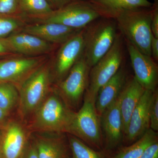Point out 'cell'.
<instances>
[{"instance_id":"obj_18","label":"cell","mask_w":158,"mask_h":158,"mask_svg":"<svg viewBox=\"0 0 158 158\" xmlns=\"http://www.w3.org/2000/svg\"><path fill=\"white\" fill-rule=\"evenodd\" d=\"M145 90L134 77L128 81L126 82L118 95L123 136L126 132L133 111L137 106Z\"/></svg>"},{"instance_id":"obj_24","label":"cell","mask_w":158,"mask_h":158,"mask_svg":"<svg viewBox=\"0 0 158 158\" xmlns=\"http://www.w3.org/2000/svg\"><path fill=\"white\" fill-rule=\"evenodd\" d=\"M70 158H107L103 153L90 147L85 142L72 135L68 136Z\"/></svg>"},{"instance_id":"obj_16","label":"cell","mask_w":158,"mask_h":158,"mask_svg":"<svg viewBox=\"0 0 158 158\" xmlns=\"http://www.w3.org/2000/svg\"><path fill=\"white\" fill-rule=\"evenodd\" d=\"M37 135L32 141L38 158H70L68 141L62 133Z\"/></svg>"},{"instance_id":"obj_25","label":"cell","mask_w":158,"mask_h":158,"mask_svg":"<svg viewBox=\"0 0 158 158\" xmlns=\"http://www.w3.org/2000/svg\"><path fill=\"white\" fill-rule=\"evenodd\" d=\"M23 25L19 20L10 16L0 15V39L11 35Z\"/></svg>"},{"instance_id":"obj_22","label":"cell","mask_w":158,"mask_h":158,"mask_svg":"<svg viewBox=\"0 0 158 158\" xmlns=\"http://www.w3.org/2000/svg\"><path fill=\"white\" fill-rule=\"evenodd\" d=\"M18 4L19 10L37 19L48 16L54 10L47 0H19Z\"/></svg>"},{"instance_id":"obj_28","label":"cell","mask_w":158,"mask_h":158,"mask_svg":"<svg viewBox=\"0 0 158 158\" xmlns=\"http://www.w3.org/2000/svg\"><path fill=\"white\" fill-rule=\"evenodd\" d=\"M19 158H38L37 150L32 140H29Z\"/></svg>"},{"instance_id":"obj_2","label":"cell","mask_w":158,"mask_h":158,"mask_svg":"<svg viewBox=\"0 0 158 158\" xmlns=\"http://www.w3.org/2000/svg\"><path fill=\"white\" fill-rule=\"evenodd\" d=\"M152 15V10L140 9L123 11L113 18L126 40L149 56L153 36L151 27Z\"/></svg>"},{"instance_id":"obj_10","label":"cell","mask_w":158,"mask_h":158,"mask_svg":"<svg viewBox=\"0 0 158 158\" xmlns=\"http://www.w3.org/2000/svg\"><path fill=\"white\" fill-rule=\"evenodd\" d=\"M84 29L62 44L58 51L55 60V71L56 77L59 82L65 78L83 55Z\"/></svg>"},{"instance_id":"obj_34","label":"cell","mask_w":158,"mask_h":158,"mask_svg":"<svg viewBox=\"0 0 158 158\" xmlns=\"http://www.w3.org/2000/svg\"><path fill=\"white\" fill-rule=\"evenodd\" d=\"M9 52L5 45L3 44L0 41V55L8 53Z\"/></svg>"},{"instance_id":"obj_35","label":"cell","mask_w":158,"mask_h":158,"mask_svg":"<svg viewBox=\"0 0 158 158\" xmlns=\"http://www.w3.org/2000/svg\"><path fill=\"white\" fill-rule=\"evenodd\" d=\"M90 2H92V1H93V0H90Z\"/></svg>"},{"instance_id":"obj_30","label":"cell","mask_w":158,"mask_h":158,"mask_svg":"<svg viewBox=\"0 0 158 158\" xmlns=\"http://www.w3.org/2000/svg\"><path fill=\"white\" fill-rule=\"evenodd\" d=\"M153 36L158 38V10L157 7L152 10V17L151 23Z\"/></svg>"},{"instance_id":"obj_3","label":"cell","mask_w":158,"mask_h":158,"mask_svg":"<svg viewBox=\"0 0 158 158\" xmlns=\"http://www.w3.org/2000/svg\"><path fill=\"white\" fill-rule=\"evenodd\" d=\"M96 20L84 29L83 56L90 68L110 50L117 35L116 22L109 18Z\"/></svg>"},{"instance_id":"obj_33","label":"cell","mask_w":158,"mask_h":158,"mask_svg":"<svg viewBox=\"0 0 158 158\" xmlns=\"http://www.w3.org/2000/svg\"><path fill=\"white\" fill-rule=\"evenodd\" d=\"M8 116V114L5 113L1 108H0V127L5 123V120Z\"/></svg>"},{"instance_id":"obj_31","label":"cell","mask_w":158,"mask_h":158,"mask_svg":"<svg viewBox=\"0 0 158 158\" xmlns=\"http://www.w3.org/2000/svg\"><path fill=\"white\" fill-rule=\"evenodd\" d=\"M151 56L153 57L156 61L158 60V38L153 36L151 42Z\"/></svg>"},{"instance_id":"obj_36","label":"cell","mask_w":158,"mask_h":158,"mask_svg":"<svg viewBox=\"0 0 158 158\" xmlns=\"http://www.w3.org/2000/svg\"><path fill=\"white\" fill-rule=\"evenodd\" d=\"M0 136H1V131H0Z\"/></svg>"},{"instance_id":"obj_20","label":"cell","mask_w":158,"mask_h":158,"mask_svg":"<svg viewBox=\"0 0 158 158\" xmlns=\"http://www.w3.org/2000/svg\"><path fill=\"white\" fill-rule=\"evenodd\" d=\"M91 4L99 11L102 16L113 18L123 11L147 9L152 4L148 0H93Z\"/></svg>"},{"instance_id":"obj_15","label":"cell","mask_w":158,"mask_h":158,"mask_svg":"<svg viewBox=\"0 0 158 158\" xmlns=\"http://www.w3.org/2000/svg\"><path fill=\"white\" fill-rule=\"evenodd\" d=\"M153 91L145 90L133 111L124 135L127 143L137 141L150 129L149 107Z\"/></svg>"},{"instance_id":"obj_11","label":"cell","mask_w":158,"mask_h":158,"mask_svg":"<svg viewBox=\"0 0 158 158\" xmlns=\"http://www.w3.org/2000/svg\"><path fill=\"white\" fill-rule=\"evenodd\" d=\"M29 140L25 130L19 123L8 122L1 131L0 158H19Z\"/></svg>"},{"instance_id":"obj_23","label":"cell","mask_w":158,"mask_h":158,"mask_svg":"<svg viewBox=\"0 0 158 158\" xmlns=\"http://www.w3.org/2000/svg\"><path fill=\"white\" fill-rule=\"evenodd\" d=\"M19 101V93L13 83L0 81V108L9 115Z\"/></svg>"},{"instance_id":"obj_27","label":"cell","mask_w":158,"mask_h":158,"mask_svg":"<svg viewBox=\"0 0 158 158\" xmlns=\"http://www.w3.org/2000/svg\"><path fill=\"white\" fill-rule=\"evenodd\" d=\"M19 0H0V15L11 16L19 11Z\"/></svg>"},{"instance_id":"obj_8","label":"cell","mask_w":158,"mask_h":158,"mask_svg":"<svg viewBox=\"0 0 158 158\" xmlns=\"http://www.w3.org/2000/svg\"><path fill=\"white\" fill-rule=\"evenodd\" d=\"M90 68L82 55L65 78L59 82L57 90L73 110L80 106L88 88Z\"/></svg>"},{"instance_id":"obj_12","label":"cell","mask_w":158,"mask_h":158,"mask_svg":"<svg viewBox=\"0 0 158 158\" xmlns=\"http://www.w3.org/2000/svg\"><path fill=\"white\" fill-rule=\"evenodd\" d=\"M43 58H18L0 60V81L20 83L41 65Z\"/></svg>"},{"instance_id":"obj_4","label":"cell","mask_w":158,"mask_h":158,"mask_svg":"<svg viewBox=\"0 0 158 158\" xmlns=\"http://www.w3.org/2000/svg\"><path fill=\"white\" fill-rule=\"evenodd\" d=\"M50 70L42 64L19 85V110L23 116L34 113L50 91Z\"/></svg>"},{"instance_id":"obj_32","label":"cell","mask_w":158,"mask_h":158,"mask_svg":"<svg viewBox=\"0 0 158 158\" xmlns=\"http://www.w3.org/2000/svg\"><path fill=\"white\" fill-rule=\"evenodd\" d=\"M51 6L56 9H61L72 2V0H47Z\"/></svg>"},{"instance_id":"obj_17","label":"cell","mask_w":158,"mask_h":158,"mask_svg":"<svg viewBox=\"0 0 158 158\" xmlns=\"http://www.w3.org/2000/svg\"><path fill=\"white\" fill-rule=\"evenodd\" d=\"M81 30L71 28L56 23H47L26 26L23 32L49 43L62 44Z\"/></svg>"},{"instance_id":"obj_14","label":"cell","mask_w":158,"mask_h":158,"mask_svg":"<svg viewBox=\"0 0 158 158\" xmlns=\"http://www.w3.org/2000/svg\"><path fill=\"white\" fill-rule=\"evenodd\" d=\"M0 41L9 52L23 55H41L49 52L52 48L49 43L23 32L12 33L0 39Z\"/></svg>"},{"instance_id":"obj_5","label":"cell","mask_w":158,"mask_h":158,"mask_svg":"<svg viewBox=\"0 0 158 158\" xmlns=\"http://www.w3.org/2000/svg\"><path fill=\"white\" fill-rule=\"evenodd\" d=\"M95 103L84 97L83 105L76 112L68 134L79 138L93 149L101 150L103 141L100 117L97 113Z\"/></svg>"},{"instance_id":"obj_7","label":"cell","mask_w":158,"mask_h":158,"mask_svg":"<svg viewBox=\"0 0 158 158\" xmlns=\"http://www.w3.org/2000/svg\"><path fill=\"white\" fill-rule=\"evenodd\" d=\"M100 17L101 14L91 3L71 2L37 21L39 23H56L81 30Z\"/></svg>"},{"instance_id":"obj_9","label":"cell","mask_w":158,"mask_h":158,"mask_svg":"<svg viewBox=\"0 0 158 158\" xmlns=\"http://www.w3.org/2000/svg\"><path fill=\"white\" fill-rule=\"evenodd\" d=\"M126 43L134 77L145 90L154 91L158 83L157 65L151 56L141 53L127 40Z\"/></svg>"},{"instance_id":"obj_26","label":"cell","mask_w":158,"mask_h":158,"mask_svg":"<svg viewBox=\"0 0 158 158\" xmlns=\"http://www.w3.org/2000/svg\"><path fill=\"white\" fill-rule=\"evenodd\" d=\"M150 128L156 132L158 131V91H153L149 107Z\"/></svg>"},{"instance_id":"obj_29","label":"cell","mask_w":158,"mask_h":158,"mask_svg":"<svg viewBox=\"0 0 158 158\" xmlns=\"http://www.w3.org/2000/svg\"><path fill=\"white\" fill-rule=\"evenodd\" d=\"M139 158H158V141L148 146Z\"/></svg>"},{"instance_id":"obj_19","label":"cell","mask_w":158,"mask_h":158,"mask_svg":"<svg viewBox=\"0 0 158 158\" xmlns=\"http://www.w3.org/2000/svg\"><path fill=\"white\" fill-rule=\"evenodd\" d=\"M126 79L125 71L120 67L116 73L99 90L95 106L100 117L117 98L126 82Z\"/></svg>"},{"instance_id":"obj_1","label":"cell","mask_w":158,"mask_h":158,"mask_svg":"<svg viewBox=\"0 0 158 158\" xmlns=\"http://www.w3.org/2000/svg\"><path fill=\"white\" fill-rule=\"evenodd\" d=\"M75 113L58 90L50 91L34 112L32 127L43 132L68 133Z\"/></svg>"},{"instance_id":"obj_13","label":"cell","mask_w":158,"mask_h":158,"mask_svg":"<svg viewBox=\"0 0 158 158\" xmlns=\"http://www.w3.org/2000/svg\"><path fill=\"white\" fill-rule=\"evenodd\" d=\"M100 123L104 135L106 149H115L121 143L123 136L118 96L102 114Z\"/></svg>"},{"instance_id":"obj_6","label":"cell","mask_w":158,"mask_h":158,"mask_svg":"<svg viewBox=\"0 0 158 158\" xmlns=\"http://www.w3.org/2000/svg\"><path fill=\"white\" fill-rule=\"evenodd\" d=\"M122 59V37L121 34H117L110 50L90 68L84 97L95 102L99 90L121 67Z\"/></svg>"},{"instance_id":"obj_21","label":"cell","mask_w":158,"mask_h":158,"mask_svg":"<svg viewBox=\"0 0 158 158\" xmlns=\"http://www.w3.org/2000/svg\"><path fill=\"white\" fill-rule=\"evenodd\" d=\"M157 141V134L150 128L132 144L122 148L111 158H139L148 146Z\"/></svg>"}]
</instances>
